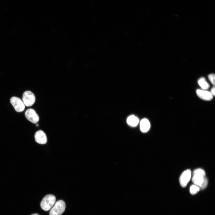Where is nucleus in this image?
Segmentation results:
<instances>
[{"label": "nucleus", "instance_id": "4", "mask_svg": "<svg viewBox=\"0 0 215 215\" xmlns=\"http://www.w3.org/2000/svg\"><path fill=\"white\" fill-rule=\"evenodd\" d=\"M22 99L25 105L27 107L32 106L36 101L35 95L32 92L29 91H26L24 92Z\"/></svg>", "mask_w": 215, "mask_h": 215}, {"label": "nucleus", "instance_id": "9", "mask_svg": "<svg viewBox=\"0 0 215 215\" xmlns=\"http://www.w3.org/2000/svg\"><path fill=\"white\" fill-rule=\"evenodd\" d=\"M196 92L198 97L205 100H211L213 98V96L210 92L205 90L198 89L197 90Z\"/></svg>", "mask_w": 215, "mask_h": 215}, {"label": "nucleus", "instance_id": "13", "mask_svg": "<svg viewBox=\"0 0 215 215\" xmlns=\"http://www.w3.org/2000/svg\"><path fill=\"white\" fill-rule=\"evenodd\" d=\"M199 187L195 185H191L190 188V192L192 195H194L197 193L200 190Z\"/></svg>", "mask_w": 215, "mask_h": 215}, {"label": "nucleus", "instance_id": "2", "mask_svg": "<svg viewBox=\"0 0 215 215\" xmlns=\"http://www.w3.org/2000/svg\"><path fill=\"white\" fill-rule=\"evenodd\" d=\"M56 198L54 195L48 194L43 199L41 204L42 209L47 211L51 209L55 204Z\"/></svg>", "mask_w": 215, "mask_h": 215}, {"label": "nucleus", "instance_id": "15", "mask_svg": "<svg viewBox=\"0 0 215 215\" xmlns=\"http://www.w3.org/2000/svg\"><path fill=\"white\" fill-rule=\"evenodd\" d=\"M208 180L206 178L201 186L199 187L200 189H203L206 188L208 185Z\"/></svg>", "mask_w": 215, "mask_h": 215}, {"label": "nucleus", "instance_id": "8", "mask_svg": "<svg viewBox=\"0 0 215 215\" xmlns=\"http://www.w3.org/2000/svg\"><path fill=\"white\" fill-rule=\"evenodd\" d=\"M36 141L39 144H44L47 142V138L46 134L42 130L37 131L35 136Z\"/></svg>", "mask_w": 215, "mask_h": 215}, {"label": "nucleus", "instance_id": "14", "mask_svg": "<svg viewBox=\"0 0 215 215\" xmlns=\"http://www.w3.org/2000/svg\"><path fill=\"white\" fill-rule=\"evenodd\" d=\"M215 76L214 74H210L208 76V78L209 80L214 86L215 84Z\"/></svg>", "mask_w": 215, "mask_h": 215}, {"label": "nucleus", "instance_id": "6", "mask_svg": "<svg viewBox=\"0 0 215 215\" xmlns=\"http://www.w3.org/2000/svg\"><path fill=\"white\" fill-rule=\"evenodd\" d=\"M25 115L27 120L33 123H37L39 121L38 115L33 109H27L25 112Z\"/></svg>", "mask_w": 215, "mask_h": 215}, {"label": "nucleus", "instance_id": "5", "mask_svg": "<svg viewBox=\"0 0 215 215\" xmlns=\"http://www.w3.org/2000/svg\"><path fill=\"white\" fill-rule=\"evenodd\" d=\"M10 102L16 112H21L24 110L25 105L20 98L16 97H13L10 99Z\"/></svg>", "mask_w": 215, "mask_h": 215}, {"label": "nucleus", "instance_id": "11", "mask_svg": "<svg viewBox=\"0 0 215 215\" xmlns=\"http://www.w3.org/2000/svg\"><path fill=\"white\" fill-rule=\"evenodd\" d=\"M127 123L130 126L132 127L137 126L139 122L138 118L134 115L129 116L127 120Z\"/></svg>", "mask_w": 215, "mask_h": 215}, {"label": "nucleus", "instance_id": "1", "mask_svg": "<svg viewBox=\"0 0 215 215\" xmlns=\"http://www.w3.org/2000/svg\"><path fill=\"white\" fill-rule=\"evenodd\" d=\"M193 174L192 182L199 188L206 178L205 171L201 168L197 169L194 171Z\"/></svg>", "mask_w": 215, "mask_h": 215}, {"label": "nucleus", "instance_id": "3", "mask_svg": "<svg viewBox=\"0 0 215 215\" xmlns=\"http://www.w3.org/2000/svg\"><path fill=\"white\" fill-rule=\"evenodd\" d=\"M66 205L62 200L57 201L51 209L50 215H61L65 211Z\"/></svg>", "mask_w": 215, "mask_h": 215}, {"label": "nucleus", "instance_id": "12", "mask_svg": "<svg viewBox=\"0 0 215 215\" xmlns=\"http://www.w3.org/2000/svg\"><path fill=\"white\" fill-rule=\"evenodd\" d=\"M198 83L201 88L204 90H207L209 87V85L203 78L200 79L198 81Z\"/></svg>", "mask_w": 215, "mask_h": 215}, {"label": "nucleus", "instance_id": "10", "mask_svg": "<svg viewBox=\"0 0 215 215\" xmlns=\"http://www.w3.org/2000/svg\"><path fill=\"white\" fill-rule=\"evenodd\" d=\"M150 128V124L149 120L144 118L140 122V129L142 132L145 133L148 132Z\"/></svg>", "mask_w": 215, "mask_h": 215}, {"label": "nucleus", "instance_id": "17", "mask_svg": "<svg viewBox=\"0 0 215 215\" xmlns=\"http://www.w3.org/2000/svg\"><path fill=\"white\" fill-rule=\"evenodd\" d=\"M31 215H39L38 214H33Z\"/></svg>", "mask_w": 215, "mask_h": 215}, {"label": "nucleus", "instance_id": "7", "mask_svg": "<svg viewBox=\"0 0 215 215\" xmlns=\"http://www.w3.org/2000/svg\"><path fill=\"white\" fill-rule=\"evenodd\" d=\"M191 176V171L190 169H187L182 173L180 178V182L182 187H185L186 186Z\"/></svg>", "mask_w": 215, "mask_h": 215}, {"label": "nucleus", "instance_id": "18", "mask_svg": "<svg viewBox=\"0 0 215 215\" xmlns=\"http://www.w3.org/2000/svg\"><path fill=\"white\" fill-rule=\"evenodd\" d=\"M36 126L37 127H38L39 126V125L38 124H37Z\"/></svg>", "mask_w": 215, "mask_h": 215}, {"label": "nucleus", "instance_id": "16", "mask_svg": "<svg viewBox=\"0 0 215 215\" xmlns=\"http://www.w3.org/2000/svg\"><path fill=\"white\" fill-rule=\"evenodd\" d=\"M215 87H214V86L213 88H212V89H211V92H210V93H211V94H212V95L213 96H215Z\"/></svg>", "mask_w": 215, "mask_h": 215}]
</instances>
